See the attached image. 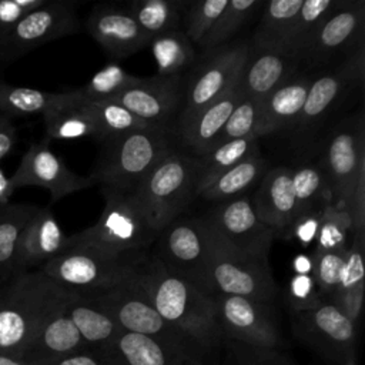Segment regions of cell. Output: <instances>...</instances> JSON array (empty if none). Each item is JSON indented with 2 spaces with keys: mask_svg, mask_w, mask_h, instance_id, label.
Here are the masks:
<instances>
[{
  "mask_svg": "<svg viewBox=\"0 0 365 365\" xmlns=\"http://www.w3.org/2000/svg\"><path fill=\"white\" fill-rule=\"evenodd\" d=\"M86 27L88 34L117 58L137 53L151 40L128 10L108 6H97L90 13Z\"/></svg>",
  "mask_w": 365,
  "mask_h": 365,
  "instance_id": "obj_20",
  "label": "cell"
},
{
  "mask_svg": "<svg viewBox=\"0 0 365 365\" xmlns=\"http://www.w3.org/2000/svg\"><path fill=\"white\" fill-rule=\"evenodd\" d=\"M66 311L87 346H100L107 352L121 332L120 327L107 312L80 294L70 291Z\"/></svg>",
  "mask_w": 365,
  "mask_h": 365,
  "instance_id": "obj_28",
  "label": "cell"
},
{
  "mask_svg": "<svg viewBox=\"0 0 365 365\" xmlns=\"http://www.w3.org/2000/svg\"><path fill=\"white\" fill-rule=\"evenodd\" d=\"M150 46L157 64V76H180L195 57L191 40L178 30L154 36L150 40Z\"/></svg>",
  "mask_w": 365,
  "mask_h": 365,
  "instance_id": "obj_34",
  "label": "cell"
},
{
  "mask_svg": "<svg viewBox=\"0 0 365 365\" xmlns=\"http://www.w3.org/2000/svg\"><path fill=\"white\" fill-rule=\"evenodd\" d=\"M17 141V128L11 118L0 111V160L14 148Z\"/></svg>",
  "mask_w": 365,
  "mask_h": 365,
  "instance_id": "obj_51",
  "label": "cell"
},
{
  "mask_svg": "<svg viewBox=\"0 0 365 365\" xmlns=\"http://www.w3.org/2000/svg\"><path fill=\"white\" fill-rule=\"evenodd\" d=\"M14 187L11 185L10 177H7L0 168V205L10 202V197L14 192Z\"/></svg>",
  "mask_w": 365,
  "mask_h": 365,
  "instance_id": "obj_53",
  "label": "cell"
},
{
  "mask_svg": "<svg viewBox=\"0 0 365 365\" xmlns=\"http://www.w3.org/2000/svg\"><path fill=\"white\" fill-rule=\"evenodd\" d=\"M298 325L305 335L322 348L345 352L355 341V324L332 302L297 312Z\"/></svg>",
  "mask_w": 365,
  "mask_h": 365,
  "instance_id": "obj_25",
  "label": "cell"
},
{
  "mask_svg": "<svg viewBox=\"0 0 365 365\" xmlns=\"http://www.w3.org/2000/svg\"><path fill=\"white\" fill-rule=\"evenodd\" d=\"M80 21L68 1H47L26 14L0 43V60L11 61L53 40L74 34Z\"/></svg>",
  "mask_w": 365,
  "mask_h": 365,
  "instance_id": "obj_10",
  "label": "cell"
},
{
  "mask_svg": "<svg viewBox=\"0 0 365 365\" xmlns=\"http://www.w3.org/2000/svg\"><path fill=\"white\" fill-rule=\"evenodd\" d=\"M292 269L297 275H312V257L308 254H297L292 258Z\"/></svg>",
  "mask_w": 365,
  "mask_h": 365,
  "instance_id": "obj_52",
  "label": "cell"
},
{
  "mask_svg": "<svg viewBox=\"0 0 365 365\" xmlns=\"http://www.w3.org/2000/svg\"><path fill=\"white\" fill-rule=\"evenodd\" d=\"M214 301L221 334L258 349H271L279 342L267 304L237 295H218Z\"/></svg>",
  "mask_w": 365,
  "mask_h": 365,
  "instance_id": "obj_15",
  "label": "cell"
},
{
  "mask_svg": "<svg viewBox=\"0 0 365 365\" xmlns=\"http://www.w3.org/2000/svg\"><path fill=\"white\" fill-rule=\"evenodd\" d=\"M0 365H27V364L17 356L0 352Z\"/></svg>",
  "mask_w": 365,
  "mask_h": 365,
  "instance_id": "obj_54",
  "label": "cell"
},
{
  "mask_svg": "<svg viewBox=\"0 0 365 365\" xmlns=\"http://www.w3.org/2000/svg\"><path fill=\"white\" fill-rule=\"evenodd\" d=\"M262 4L264 3L259 0H228L225 10L200 46L207 50L221 46L222 43L230 40L248 20V17L258 7H262Z\"/></svg>",
  "mask_w": 365,
  "mask_h": 365,
  "instance_id": "obj_41",
  "label": "cell"
},
{
  "mask_svg": "<svg viewBox=\"0 0 365 365\" xmlns=\"http://www.w3.org/2000/svg\"><path fill=\"white\" fill-rule=\"evenodd\" d=\"M362 77H364V46L361 44L358 47V51L349 60H346L339 70L334 73L322 74L315 80H311L302 110L294 125L304 131L311 128L341 98L348 84L352 80L361 81Z\"/></svg>",
  "mask_w": 365,
  "mask_h": 365,
  "instance_id": "obj_21",
  "label": "cell"
},
{
  "mask_svg": "<svg viewBox=\"0 0 365 365\" xmlns=\"http://www.w3.org/2000/svg\"><path fill=\"white\" fill-rule=\"evenodd\" d=\"M114 359L111 361L107 356H98L97 351L88 352L87 349V351H80V352L63 356L48 365H114L113 364Z\"/></svg>",
  "mask_w": 365,
  "mask_h": 365,
  "instance_id": "obj_50",
  "label": "cell"
},
{
  "mask_svg": "<svg viewBox=\"0 0 365 365\" xmlns=\"http://www.w3.org/2000/svg\"><path fill=\"white\" fill-rule=\"evenodd\" d=\"M46 138L76 140L94 137L104 140V134L84 100L67 104L43 115Z\"/></svg>",
  "mask_w": 365,
  "mask_h": 365,
  "instance_id": "obj_30",
  "label": "cell"
},
{
  "mask_svg": "<svg viewBox=\"0 0 365 365\" xmlns=\"http://www.w3.org/2000/svg\"><path fill=\"white\" fill-rule=\"evenodd\" d=\"M205 221L230 247L268 265V252L277 234L257 217L248 197L220 205Z\"/></svg>",
  "mask_w": 365,
  "mask_h": 365,
  "instance_id": "obj_12",
  "label": "cell"
},
{
  "mask_svg": "<svg viewBox=\"0 0 365 365\" xmlns=\"http://www.w3.org/2000/svg\"><path fill=\"white\" fill-rule=\"evenodd\" d=\"M171 151L170 138L161 125H151L103 140L93 173L94 184L133 192L143 178Z\"/></svg>",
  "mask_w": 365,
  "mask_h": 365,
  "instance_id": "obj_3",
  "label": "cell"
},
{
  "mask_svg": "<svg viewBox=\"0 0 365 365\" xmlns=\"http://www.w3.org/2000/svg\"><path fill=\"white\" fill-rule=\"evenodd\" d=\"M108 351L124 365H180L178 354L185 352L153 336L127 331L118 334Z\"/></svg>",
  "mask_w": 365,
  "mask_h": 365,
  "instance_id": "obj_29",
  "label": "cell"
},
{
  "mask_svg": "<svg viewBox=\"0 0 365 365\" xmlns=\"http://www.w3.org/2000/svg\"><path fill=\"white\" fill-rule=\"evenodd\" d=\"M46 3L47 0H0V43L26 14Z\"/></svg>",
  "mask_w": 365,
  "mask_h": 365,
  "instance_id": "obj_48",
  "label": "cell"
},
{
  "mask_svg": "<svg viewBox=\"0 0 365 365\" xmlns=\"http://www.w3.org/2000/svg\"><path fill=\"white\" fill-rule=\"evenodd\" d=\"M258 108H259L258 100L242 96L238 104L234 107L230 118L227 120L217 145L230 140H238V138L254 135V130L258 118Z\"/></svg>",
  "mask_w": 365,
  "mask_h": 365,
  "instance_id": "obj_44",
  "label": "cell"
},
{
  "mask_svg": "<svg viewBox=\"0 0 365 365\" xmlns=\"http://www.w3.org/2000/svg\"><path fill=\"white\" fill-rule=\"evenodd\" d=\"M101 191L104 208L98 221L68 235L70 247L90 245L117 255H137L158 232L150 225L133 192L111 187H101Z\"/></svg>",
  "mask_w": 365,
  "mask_h": 365,
  "instance_id": "obj_5",
  "label": "cell"
},
{
  "mask_svg": "<svg viewBox=\"0 0 365 365\" xmlns=\"http://www.w3.org/2000/svg\"><path fill=\"white\" fill-rule=\"evenodd\" d=\"M201 161L177 151L165 155L133 191L155 232L167 228L195 197Z\"/></svg>",
  "mask_w": 365,
  "mask_h": 365,
  "instance_id": "obj_4",
  "label": "cell"
},
{
  "mask_svg": "<svg viewBox=\"0 0 365 365\" xmlns=\"http://www.w3.org/2000/svg\"><path fill=\"white\" fill-rule=\"evenodd\" d=\"M137 272L117 285L83 297L88 298L107 312L121 331L153 336L181 351L195 345L188 336L171 327L157 312L144 292L137 278Z\"/></svg>",
  "mask_w": 365,
  "mask_h": 365,
  "instance_id": "obj_8",
  "label": "cell"
},
{
  "mask_svg": "<svg viewBox=\"0 0 365 365\" xmlns=\"http://www.w3.org/2000/svg\"><path fill=\"white\" fill-rule=\"evenodd\" d=\"M96 117L104 138L120 135L124 133H130L134 130H141L151 127L150 124L140 117L134 115L125 107H123L117 101H86Z\"/></svg>",
  "mask_w": 365,
  "mask_h": 365,
  "instance_id": "obj_42",
  "label": "cell"
},
{
  "mask_svg": "<svg viewBox=\"0 0 365 365\" xmlns=\"http://www.w3.org/2000/svg\"><path fill=\"white\" fill-rule=\"evenodd\" d=\"M70 247L68 237L63 232L48 207L38 208L23 228L13 262L14 275L41 267L50 258Z\"/></svg>",
  "mask_w": 365,
  "mask_h": 365,
  "instance_id": "obj_17",
  "label": "cell"
},
{
  "mask_svg": "<svg viewBox=\"0 0 365 365\" xmlns=\"http://www.w3.org/2000/svg\"><path fill=\"white\" fill-rule=\"evenodd\" d=\"M265 174V160L255 150L242 161L220 174L210 187H207L201 197L205 200H234L244 194Z\"/></svg>",
  "mask_w": 365,
  "mask_h": 365,
  "instance_id": "obj_31",
  "label": "cell"
},
{
  "mask_svg": "<svg viewBox=\"0 0 365 365\" xmlns=\"http://www.w3.org/2000/svg\"><path fill=\"white\" fill-rule=\"evenodd\" d=\"M349 231H352L349 212L328 201L321 212L319 230L315 238V250L312 254L345 251Z\"/></svg>",
  "mask_w": 365,
  "mask_h": 365,
  "instance_id": "obj_38",
  "label": "cell"
},
{
  "mask_svg": "<svg viewBox=\"0 0 365 365\" xmlns=\"http://www.w3.org/2000/svg\"><path fill=\"white\" fill-rule=\"evenodd\" d=\"M339 1L341 0H304L284 38L281 50L295 58L318 24L339 4Z\"/></svg>",
  "mask_w": 365,
  "mask_h": 365,
  "instance_id": "obj_37",
  "label": "cell"
},
{
  "mask_svg": "<svg viewBox=\"0 0 365 365\" xmlns=\"http://www.w3.org/2000/svg\"><path fill=\"white\" fill-rule=\"evenodd\" d=\"M345 251L312 254V278L321 295L331 297L339 284Z\"/></svg>",
  "mask_w": 365,
  "mask_h": 365,
  "instance_id": "obj_45",
  "label": "cell"
},
{
  "mask_svg": "<svg viewBox=\"0 0 365 365\" xmlns=\"http://www.w3.org/2000/svg\"><path fill=\"white\" fill-rule=\"evenodd\" d=\"M324 174L331 202L349 211L356 184L365 178V135L362 123L356 128L335 130L325 147Z\"/></svg>",
  "mask_w": 365,
  "mask_h": 365,
  "instance_id": "obj_9",
  "label": "cell"
},
{
  "mask_svg": "<svg viewBox=\"0 0 365 365\" xmlns=\"http://www.w3.org/2000/svg\"><path fill=\"white\" fill-rule=\"evenodd\" d=\"M68 291L40 271L11 277L0 288V352L20 358Z\"/></svg>",
  "mask_w": 365,
  "mask_h": 365,
  "instance_id": "obj_2",
  "label": "cell"
},
{
  "mask_svg": "<svg viewBox=\"0 0 365 365\" xmlns=\"http://www.w3.org/2000/svg\"><path fill=\"white\" fill-rule=\"evenodd\" d=\"M181 76L140 77L135 84L124 90L115 100L141 120L164 127L182 97Z\"/></svg>",
  "mask_w": 365,
  "mask_h": 365,
  "instance_id": "obj_18",
  "label": "cell"
},
{
  "mask_svg": "<svg viewBox=\"0 0 365 365\" xmlns=\"http://www.w3.org/2000/svg\"><path fill=\"white\" fill-rule=\"evenodd\" d=\"M143 259L117 255L90 245H74L50 258L37 271L67 291L87 295L133 277Z\"/></svg>",
  "mask_w": 365,
  "mask_h": 365,
  "instance_id": "obj_6",
  "label": "cell"
},
{
  "mask_svg": "<svg viewBox=\"0 0 365 365\" xmlns=\"http://www.w3.org/2000/svg\"><path fill=\"white\" fill-rule=\"evenodd\" d=\"M257 217L277 232L287 234L298 215L291 170L277 167L265 171L251 201Z\"/></svg>",
  "mask_w": 365,
  "mask_h": 365,
  "instance_id": "obj_22",
  "label": "cell"
},
{
  "mask_svg": "<svg viewBox=\"0 0 365 365\" xmlns=\"http://www.w3.org/2000/svg\"><path fill=\"white\" fill-rule=\"evenodd\" d=\"M208 235L207 287L211 298L245 297L267 304L277 294L269 265L251 259L230 247L204 220Z\"/></svg>",
  "mask_w": 365,
  "mask_h": 365,
  "instance_id": "obj_7",
  "label": "cell"
},
{
  "mask_svg": "<svg viewBox=\"0 0 365 365\" xmlns=\"http://www.w3.org/2000/svg\"><path fill=\"white\" fill-rule=\"evenodd\" d=\"M294 57L277 48H254L238 81L242 96L261 101L271 91L287 83L294 67Z\"/></svg>",
  "mask_w": 365,
  "mask_h": 365,
  "instance_id": "obj_23",
  "label": "cell"
},
{
  "mask_svg": "<svg viewBox=\"0 0 365 365\" xmlns=\"http://www.w3.org/2000/svg\"><path fill=\"white\" fill-rule=\"evenodd\" d=\"M68 297L70 291L66 299L46 318L21 354L20 359L27 365H48L70 354L90 349L66 311Z\"/></svg>",
  "mask_w": 365,
  "mask_h": 365,
  "instance_id": "obj_19",
  "label": "cell"
},
{
  "mask_svg": "<svg viewBox=\"0 0 365 365\" xmlns=\"http://www.w3.org/2000/svg\"><path fill=\"white\" fill-rule=\"evenodd\" d=\"M288 299L297 312L317 308L321 302V294L312 275L294 274L288 285Z\"/></svg>",
  "mask_w": 365,
  "mask_h": 365,
  "instance_id": "obj_47",
  "label": "cell"
},
{
  "mask_svg": "<svg viewBox=\"0 0 365 365\" xmlns=\"http://www.w3.org/2000/svg\"><path fill=\"white\" fill-rule=\"evenodd\" d=\"M38 207L7 202L0 205V282L14 277L13 262L20 234Z\"/></svg>",
  "mask_w": 365,
  "mask_h": 365,
  "instance_id": "obj_32",
  "label": "cell"
},
{
  "mask_svg": "<svg viewBox=\"0 0 365 365\" xmlns=\"http://www.w3.org/2000/svg\"><path fill=\"white\" fill-rule=\"evenodd\" d=\"M81 98L78 88L53 93L30 87L10 86L0 81V111L7 117L44 115L48 111L76 103Z\"/></svg>",
  "mask_w": 365,
  "mask_h": 365,
  "instance_id": "obj_27",
  "label": "cell"
},
{
  "mask_svg": "<svg viewBox=\"0 0 365 365\" xmlns=\"http://www.w3.org/2000/svg\"><path fill=\"white\" fill-rule=\"evenodd\" d=\"M182 1L171 0H135L130 3V13L150 38L177 30L185 10Z\"/></svg>",
  "mask_w": 365,
  "mask_h": 365,
  "instance_id": "obj_36",
  "label": "cell"
},
{
  "mask_svg": "<svg viewBox=\"0 0 365 365\" xmlns=\"http://www.w3.org/2000/svg\"><path fill=\"white\" fill-rule=\"evenodd\" d=\"M137 278L157 312L195 345H208L221 335L214 298L171 272L157 257L143 261Z\"/></svg>",
  "mask_w": 365,
  "mask_h": 365,
  "instance_id": "obj_1",
  "label": "cell"
},
{
  "mask_svg": "<svg viewBox=\"0 0 365 365\" xmlns=\"http://www.w3.org/2000/svg\"><path fill=\"white\" fill-rule=\"evenodd\" d=\"M362 252H364V235L362 234H354V241H352L351 247H346V250H345L344 265H342V271H341L339 284H338V288L334 294L344 292V291L354 289V288H358L361 285H365L364 284L365 271H364Z\"/></svg>",
  "mask_w": 365,
  "mask_h": 365,
  "instance_id": "obj_46",
  "label": "cell"
},
{
  "mask_svg": "<svg viewBox=\"0 0 365 365\" xmlns=\"http://www.w3.org/2000/svg\"><path fill=\"white\" fill-rule=\"evenodd\" d=\"M228 0H201L185 4V31L191 43L201 44L208 31L225 10Z\"/></svg>",
  "mask_w": 365,
  "mask_h": 365,
  "instance_id": "obj_43",
  "label": "cell"
},
{
  "mask_svg": "<svg viewBox=\"0 0 365 365\" xmlns=\"http://www.w3.org/2000/svg\"><path fill=\"white\" fill-rule=\"evenodd\" d=\"M291 180L294 194L298 205V214L324 207L331 201L325 174L315 165H304L297 170H291Z\"/></svg>",
  "mask_w": 365,
  "mask_h": 365,
  "instance_id": "obj_40",
  "label": "cell"
},
{
  "mask_svg": "<svg viewBox=\"0 0 365 365\" xmlns=\"http://www.w3.org/2000/svg\"><path fill=\"white\" fill-rule=\"evenodd\" d=\"M309 84L311 78L305 77L288 80L264 97L259 101L254 135L257 138L264 137L282 130L289 124H295L302 110Z\"/></svg>",
  "mask_w": 365,
  "mask_h": 365,
  "instance_id": "obj_26",
  "label": "cell"
},
{
  "mask_svg": "<svg viewBox=\"0 0 365 365\" xmlns=\"http://www.w3.org/2000/svg\"><path fill=\"white\" fill-rule=\"evenodd\" d=\"M258 150L257 137H244L238 140L225 141L217 147H214L210 153L202 155L201 161V173L197 182L195 195H201V192L211 185V182L222 173L242 161L251 153Z\"/></svg>",
  "mask_w": 365,
  "mask_h": 365,
  "instance_id": "obj_35",
  "label": "cell"
},
{
  "mask_svg": "<svg viewBox=\"0 0 365 365\" xmlns=\"http://www.w3.org/2000/svg\"><path fill=\"white\" fill-rule=\"evenodd\" d=\"M242 94L238 86L178 124L180 137L198 154L205 155L218 144L221 131Z\"/></svg>",
  "mask_w": 365,
  "mask_h": 365,
  "instance_id": "obj_24",
  "label": "cell"
},
{
  "mask_svg": "<svg viewBox=\"0 0 365 365\" xmlns=\"http://www.w3.org/2000/svg\"><path fill=\"white\" fill-rule=\"evenodd\" d=\"M157 258L174 274L210 297L207 287L208 235L204 220L173 221L163 231Z\"/></svg>",
  "mask_w": 365,
  "mask_h": 365,
  "instance_id": "obj_11",
  "label": "cell"
},
{
  "mask_svg": "<svg viewBox=\"0 0 365 365\" xmlns=\"http://www.w3.org/2000/svg\"><path fill=\"white\" fill-rule=\"evenodd\" d=\"M302 1L304 0H272L264 3L262 17L254 36V48L281 50L284 38L298 14Z\"/></svg>",
  "mask_w": 365,
  "mask_h": 365,
  "instance_id": "obj_33",
  "label": "cell"
},
{
  "mask_svg": "<svg viewBox=\"0 0 365 365\" xmlns=\"http://www.w3.org/2000/svg\"><path fill=\"white\" fill-rule=\"evenodd\" d=\"M250 51L251 46L238 43L222 48L200 67L188 83L180 121L232 91L238 86Z\"/></svg>",
  "mask_w": 365,
  "mask_h": 365,
  "instance_id": "obj_13",
  "label": "cell"
},
{
  "mask_svg": "<svg viewBox=\"0 0 365 365\" xmlns=\"http://www.w3.org/2000/svg\"><path fill=\"white\" fill-rule=\"evenodd\" d=\"M44 138L33 143L23 154L20 164L10 177L14 190L20 187L36 185L50 192L51 202H56L70 194L94 185L90 177H83L71 171L64 161L56 155Z\"/></svg>",
  "mask_w": 365,
  "mask_h": 365,
  "instance_id": "obj_14",
  "label": "cell"
},
{
  "mask_svg": "<svg viewBox=\"0 0 365 365\" xmlns=\"http://www.w3.org/2000/svg\"><path fill=\"white\" fill-rule=\"evenodd\" d=\"M365 21L364 0H341L339 4L318 24L297 57L324 60L361 40Z\"/></svg>",
  "mask_w": 365,
  "mask_h": 365,
  "instance_id": "obj_16",
  "label": "cell"
},
{
  "mask_svg": "<svg viewBox=\"0 0 365 365\" xmlns=\"http://www.w3.org/2000/svg\"><path fill=\"white\" fill-rule=\"evenodd\" d=\"M322 208L324 207H318V208H312L298 214L285 234L287 238L297 240L302 247H308L312 242H315V238L319 230Z\"/></svg>",
  "mask_w": 365,
  "mask_h": 365,
  "instance_id": "obj_49",
  "label": "cell"
},
{
  "mask_svg": "<svg viewBox=\"0 0 365 365\" xmlns=\"http://www.w3.org/2000/svg\"><path fill=\"white\" fill-rule=\"evenodd\" d=\"M4 284H6V282H0V288H1Z\"/></svg>",
  "mask_w": 365,
  "mask_h": 365,
  "instance_id": "obj_55",
  "label": "cell"
},
{
  "mask_svg": "<svg viewBox=\"0 0 365 365\" xmlns=\"http://www.w3.org/2000/svg\"><path fill=\"white\" fill-rule=\"evenodd\" d=\"M138 78L140 77L127 73L118 64L108 63L97 71L84 87L78 88V91L84 101H111L135 84Z\"/></svg>",
  "mask_w": 365,
  "mask_h": 365,
  "instance_id": "obj_39",
  "label": "cell"
}]
</instances>
